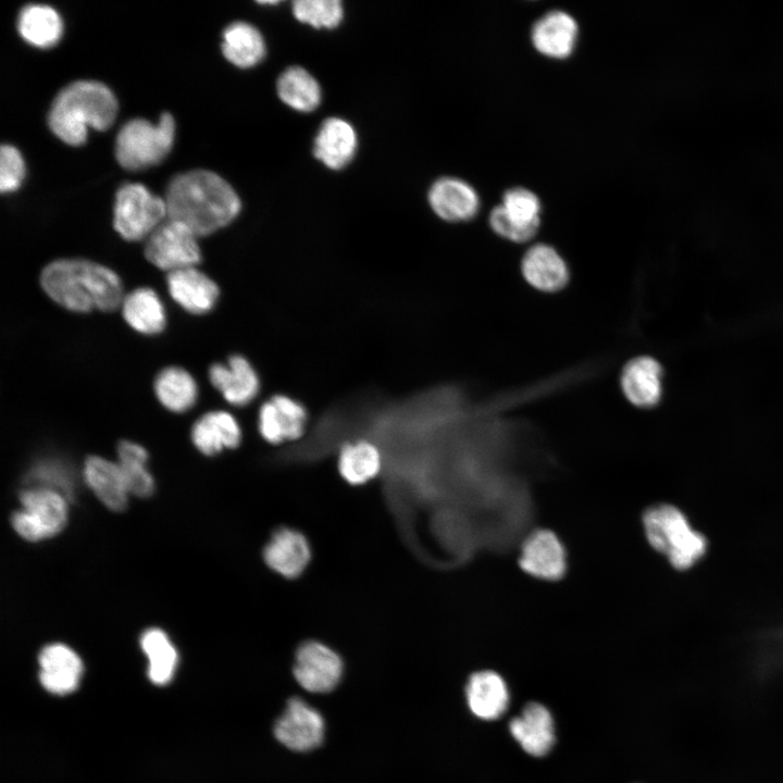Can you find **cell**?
Returning a JSON list of instances; mask_svg holds the SVG:
<instances>
[{
  "instance_id": "603a6c76",
  "label": "cell",
  "mask_w": 783,
  "mask_h": 783,
  "mask_svg": "<svg viewBox=\"0 0 783 783\" xmlns=\"http://www.w3.org/2000/svg\"><path fill=\"white\" fill-rule=\"evenodd\" d=\"M83 474L89 488L105 507L112 511L125 509L129 492L117 462L90 456L84 463Z\"/></svg>"
},
{
  "instance_id": "5bb4252c",
  "label": "cell",
  "mask_w": 783,
  "mask_h": 783,
  "mask_svg": "<svg viewBox=\"0 0 783 783\" xmlns=\"http://www.w3.org/2000/svg\"><path fill=\"white\" fill-rule=\"evenodd\" d=\"M213 387L232 406L244 407L259 394L260 378L252 364L243 356H231L227 362H217L209 369Z\"/></svg>"
},
{
  "instance_id": "4316f807",
  "label": "cell",
  "mask_w": 783,
  "mask_h": 783,
  "mask_svg": "<svg viewBox=\"0 0 783 783\" xmlns=\"http://www.w3.org/2000/svg\"><path fill=\"white\" fill-rule=\"evenodd\" d=\"M121 307L124 320L138 333L156 335L165 327L166 314L163 302L149 287H138L124 296Z\"/></svg>"
},
{
  "instance_id": "cb8c5ba5",
  "label": "cell",
  "mask_w": 783,
  "mask_h": 783,
  "mask_svg": "<svg viewBox=\"0 0 783 783\" xmlns=\"http://www.w3.org/2000/svg\"><path fill=\"white\" fill-rule=\"evenodd\" d=\"M465 697L472 713L482 720L498 719L509 705L506 682L492 670L478 671L470 676Z\"/></svg>"
},
{
  "instance_id": "5b68a950",
  "label": "cell",
  "mask_w": 783,
  "mask_h": 783,
  "mask_svg": "<svg viewBox=\"0 0 783 783\" xmlns=\"http://www.w3.org/2000/svg\"><path fill=\"white\" fill-rule=\"evenodd\" d=\"M175 135L173 116L165 112L158 124L144 119L128 121L115 141V157L126 170H141L158 164L170 152Z\"/></svg>"
},
{
  "instance_id": "7c38bea8",
  "label": "cell",
  "mask_w": 783,
  "mask_h": 783,
  "mask_svg": "<svg viewBox=\"0 0 783 783\" xmlns=\"http://www.w3.org/2000/svg\"><path fill=\"white\" fill-rule=\"evenodd\" d=\"M308 420L303 405L286 395L264 401L258 413V430L270 444L296 440L302 436Z\"/></svg>"
},
{
  "instance_id": "7a4b0ae2",
  "label": "cell",
  "mask_w": 783,
  "mask_h": 783,
  "mask_svg": "<svg viewBox=\"0 0 783 783\" xmlns=\"http://www.w3.org/2000/svg\"><path fill=\"white\" fill-rule=\"evenodd\" d=\"M40 284L53 301L74 312L112 311L124 298L119 275L86 259L52 261L42 270Z\"/></svg>"
},
{
  "instance_id": "484cf974",
  "label": "cell",
  "mask_w": 783,
  "mask_h": 783,
  "mask_svg": "<svg viewBox=\"0 0 783 783\" xmlns=\"http://www.w3.org/2000/svg\"><path fill=\"white\" fill-rule=\"evenodd\" d=\"M522 272L525 279L544 291L561 289L568 282L569 272L564 260L551 246L538 244L523 257Z\"/></svg>"
},
{
  "instance_id": "3957f363",
  "label": "cell",
  "mask_w": 783,
  "mask_h": 783,
  "mask_svg": "<svg viewBox=\"0 0 783 783\" xmlns=\"http://www.w3.org/2000/svg\"><path fill=\"white\" fill-rule=\"evenodd\" d=\"M117 113L113 92L102 83L77 80L65 86L54 98L48 114L52 133L71 146L86 141L87 127L104 130Z\"/></svg>"
},
{
  "instance_id": "8d00e7d4",
  "label": "cell",
  "mask_w": 783,
  "mask_h": 783,
  "mask_svg": "<svg viewBox=\"0 0 783 783\" xmlns=\"http://www.w3.org/2000/svg\"><path fill=\"white\" fill-rule=\"evenodd\" d=\"M25 176V164L20 151L10 145L0 149V190L9 192L17 189Z\"/></svg>"
},
{
  "instance_id": "d4e9b609",
  "label": "cell",
  "mask_w": 783,
  "mask_h": 783,
  "mask_svg": "<svg viewBox=\"0 0 783 783\" xmlns=\"http://www.w3.org/2000/svg\"><path fill=\"white\" fill-rule=\"evenodd\" d=\"M357 149V135L345 120L330 117L325 120L314 139L313 152L324 165L340 170L353 158Z\"/></svg>"
},
{
  "instance_id": "9a60e30c",
  "label": "cell",
  "mask_w": 783,
  "mask_h": 783,
  "mask_svg": "<svg viewBox=\"0 0 783 783\" xmlns=\"http://www.w3.org/2000/svg\"><path fill=\"white\" fill-rule=\"evenodd\" d=\"M266 566L277 574L295 579L308 567L311 547L307 537L290 527L276 530L263 549Z\"/></svg>"
},
{
  "instance_id": "9c48e42d",
  "label": "cell",
  "mask_w": 783,
  "mask_h": 783,
  "mask_svg": "<svg viewBox=\"0 0 783 783\" xmlns=\"http://www.w3.org/2000/svg\"><path fill=\"white\" fill-rule=\"evenodd\" d=\"M197 238L184 224L166 219L148 237L145 256L167 273L196 266L201 260Z\"/></svg>"
},
{
  "instance_id": "7402d4cb",
  "label": "cell",
  "mask_w": 783,
  "mask_h": 783,
  "mask_svg": "<svg viewBox=\"0 0 783 783\" xmlns=\"http://www.w3.org/2000/svg\"><path fill=\"white\" fill-rule=\"evenodd\" d=\"M662 368L660 363L647 356L632 359L621 375L622 390L633 405L641 408L656 406L662 394Z\"/></svg>"
},
{
  "instance_id": "e575fe53",
  "label": "cell",
  "mask_w": 783,
  "mask_h": 783,
  "mask_svg": "<svg viewBox=\"0 0 783 783\" xmlns=\"http://www.w3.org/2000/svg\"><path fill=\"white\" fill-rule=\"evenodd\" d=\"M293 13L301 23L333 28L343 18V7L338 0H297L293 2Z\"/></svg>"
},
{
  "instance_id": "f546056e",
  "label": "cell",
  "mask_w": 783,
  "mask_h": 783,
  "mask_svg": "<svg viewBox=\"0 0 783 783\" xmlns=\"http://www.w3.org/2000/svg\"><path fill=\"white\" fill-rule=\"evenodd\" d=\"M382 469L378 448L365 439L346 444L338 457L341 477L351 485H362L377 476Z\"/></svg>"
},
{
  "instance_id": "8992f818",
  "label": "cell",
  "mask_w": 783,
  "mask_h": 783,
  "mask_svg": "<svg viewBox=\"0 0 783 783\" xmlns=\"http://www.w3.org/2000/svg\"><path fill=\"white\" fill-rule=\"evenodd\" d=\"M22 508L11 517L14 531L24 539L38 542L59 534L67 522L66 497L58 490L30 486L20 493Z\"/></svg>"
},
{
  "instance_id": "836d02e7",
  "label": "cell",
  "mask_w": 783,
  "mask_h": 783,
  "mask_svg": "<svg viewBox=\"0 0 783 783\" xmlns=\"http://www.w3.org/2000/svg\"><path fill=\"white\" fill-rule=\"evenodd\" d=\"M117 457L129 494L149 497L154 490V481L147 468V450L137 443L122 440L117 446Z\"/></svg>"
},
{
  "instance_id": "30bf717a",
  "label": "cell",
  "mask_w": 783,
  "mask_h": 783,
  "mask_svg": "<svg viewBox=\"0 0 783 783\" xmlns=\"http://www.w3.org/2000/svg\"><path fill=\"white\" fill-rule=\"evenodd\" d=\"M293 672L297 682L311 693H328L343 674L340 657L328 646L309 641L299 646Z\"/></svg>"
},
{
  "instance_id": "ac0fdd59",
  "label": "cell",
  "mask_w": 783,
  "mask_h": 783,
  "mask_svg": "<svg viewBox=\"0 0 783 783\" xmlns=\"http://www.w3.org/2000/svg\"><path fill=\"white\" fill-rule=\"evenodd\" d=\"M579 34L575 18L559 9L538 17L531 28V40L536 50L547 57L563 59L572 53Z\"/></svg>"
},
{
  "instance_id": "1f68e13d",
  "label": "cell",
  "mask_w": 783,
  "mask_h": 783,
  "mask_svg": "<svg viewBox=\"0 0 783 783\" xmlns=\"http://www.w3.org/2000/svg\"><path fill=\"white\" fill-rule=\"evenodd\" d=\"M281 100L300 112L313 111L321 102V88L316 79L304 69L291 66L277 80Z\"/></svg>"
},
{
  "instance_id": "277c9868",
  "label": "cell",
  "mask_w": 783,
  "mask_h": 783,
  "mask_svg": "<svg viewBox=\"0 0 783 783\" xmlns=\"http://www.w3.org/2000/svg\"><path fill=\"white\" fill-rule=\"evenodd\" d=\"M643 525L650 546L676 570L695 567L707 552L704 534L694 529L686 514L673 505L648 508L643 515Z\"/></svg>"
},
{
  "instance_id": "e0dca14e",
  "label": "cell",
  "mask_w": 783,
  "mask_h": 783,
  "mask_svg": "<svg viewBox=\"0 0 783 783\" xmlns=\"http://www.w3.org/2000/svg\"><path fill=\"white\" fill-rule=\"evenodd\" d=\"M427 198L433 211L449 222L468 221L475 216L480 209L476 190L458 177L445 176L435 181Z\"/></svg>"
},
{
  "instance_id": "83f0119b",
  "label": "cell",
  "mask_w": 783,
  "mask_h": 783,
  "mask_svg": "<svg viewBox=\"0 0 783 783\" xmlns=\"http://www.w3.org/2000/svg\"><path fill=\"white\" fill-rule=\"evenodd\" d=\"M153 387L158 400L172 412H185L191 409L198 399L195 378L181 366L161 370L156 376Z\"/></svg>"
},
{
  "instance_id": "8fae6325",
  "label": "cell",
  "mask_w": 783,
  "mask_h": 783,
  "mask_svg": "<svg viewBox=\"0 0 783 783\" xmlns=\"http://www.w3.org/2000/svg\"><path fill=\"white\" fill-rule=\"evenodd\" d=\"M278 742L296 751H308L319 747L324 737L322 714L299 697L288 700L285 710L274 725Z\"/></svg>"
},
{
  "instance_id": "ffe728a7",
  "label": "cell",
  "mask_w": 783,
  "mask_h": 783,
  "mask_svg": "<svg viewBox=\"0 0 783 783\" xmlns=\"http://www.w3.org/2000/svg\"><path fill=\"white\" fill-rule=\"evenodd\" d=\"M509 731L523 750L534 757L545 756L555 744L552 716L538 703H529L521 714L510 721Z\"/></svg>"
},
{
  "instance_id": "4dcf8cb0",
  "label": "cell",
  "mask_w": 783,
  "mask_h": 783,
  "mask_svg": "<svg viewBox=\"0 0 783 783\" xmlns=\"http://www.w3.org/2000/svg\"><path fill=\"white\" fill-rule=\"evenodd\" d=\"M17 28L28 44L49 48L60 40L63 25L54 9L44 4H30L21 11Z\"/></svg>"
},
{
  "instance_id": "6da1fadb",
  "label": "cell",
  "mask_w": 783,
  "mask_h": 783,
  "mask_svg": "<svg viewBox=\"0 0 783 783\" xmlns=\"http://www.w3.org/2000/svg\"><path fill=\"white\" fill-rule=\"evenodd\" d=\"M164 201L167 219L184 224L197 237L226 226L240 211L232 186L207 170L176 175L167 185Z\"/></svg>"
},
{
  "instance_id": "d6986e66",
  "label": "cell",
  "mask_w": 783,
  "mask_h": 783,
  "mask_svg": "<svg viewBox=\"0 0 783 783\" xmlns=\"http://www.w3.org/2000/svg\"><path fill=\"white\" fill-rule=\"evenodd\" d=\"M38 661L39 680L50 693L65 695L78 686L83 663L69 646L61 643L49 644L41 649Z\"/></svg>"
},
{
  "instance_id": "f1b7e54d",
  "label": "cell",
  "mask_w": 783,
  "mask_h": 783,
  "mask_svg": "<svg viewBox=\"0 0 783 783\" xmlns=\"http://www.w3.org/2000/svg\"><path fill=\"white\" fill-rule=\"evenodd\" d=\"M222 52L234 65L248 69L263 59L265 44L261 33L253 25L235 22L223 32Z\"/></svg>"
},
{
  "instance_id": "d6a6232c",
  "label": "cell",
  "mask_w": 783,
  "mask_h": 783,
  "mask_svg": "<svg viewBox=\"0 0 783 783\" xmlns=\"http://www.w3.org/2000/svg\"><path fill=\"white\" fill-rule=\"evenodd\" d=\"M140 646L149 660V679L158 685L171 681L177 663V652L165 632L158 627L146 630L141 634Z\"/></svg>"
},
{
  "instance_id": "52a82bcc",
  "label": "cell",
  "mask_w": 783,
  "mask_h": 783,
  "mask_svg": "<svg viewBox=\"0 0 783 783\" xmlns=\"http://www.w3.org/2000/svg\"><path fill=\"white\" fill-rule=\"evenodd\" d=\"M167 219L164 199L141 184H125L116 192L113 225L126 240L149 237Z\"/></svg>"
},
{
  "instance_id": "2e32d148",
  "label": "cell",
  "mask_w": 783,
  "mask_h": 783,
  "mask_svg": "<svg viewBox=\"0 0 783 783\" xmlns=\"http://www.w3.org/2000/svg\"><path fill=\"white\" fill-rule=\"evenodd\" d=\"M166 285L172 299L194 314L211 311L220 295L215 282L196 266L167 273Z\"/></svg>"
},
{
  "instance_id": "d590c367",
  "label": "cell",
  "mask_w": 783,
  "mask_h": 783,
  "mask_svg": "<svg viewBox=\"0 0 783 783\" xmlns=\"http://www.w3.org/2000/svg\"><path fill=\"white\" fill-rule=\"evenodd\" d=\"M29 477L35 483H38L35 486L58 490L66 498L72 495L71 475L66 468L58 461L45 460L39 462L32 469Z\"/></svg>"
},
{
  "instance_id": "ba28073f",
  "label": "cell",
  "mask_w": 783,
  "mask_h": 783,
  "mask_svg": "<svg viewBox=\"0 0 783 783\" xmlns=\"http://www.w3.org/2000/svg\"><path fill=\"white\" fill-rule=\"evenodd\" d=\"M540 209L539 198L531 189L511 187L504 192L501 203L490 211L489 224L504 238L526 241L539 227Z\"/></svg>"
},
{
  "instance_id": "4fadbf2b",
  "label": "cell",
  "mask_w": 783,
  "mask_h": 783,
  "mask_svg": "<svg viewBox=\"0 0 783 783\" xmlns=\"http://www.w3.org/2000/svg\"><path fill=\"white\" fill-rule=\"evenodd\" d=\"M519 564L524 572L537 579L556 581L566 572L564 547L551 531L536 530L523 542Z\"/></svg>"
},
{
  "instance_id": "44dd1931",
  "label": "cell",
  "mask_w": 783,
  "mask_h": 783,
  "mask_svg": "<svg viewBox=\"0 0 783 783\" xmlns=\"http://www.w3.org/2000/svg\"><path fill=\"white\" fill-rule=\"evenodd\" d=\"M243 437L236 418L224 410H213L201 415L191 427V440L206 456H213L224 449L236 448Z\"/></svg>"
}]
</instances>
